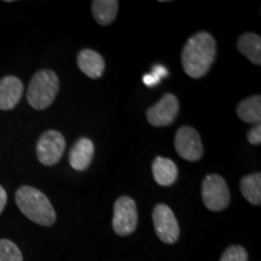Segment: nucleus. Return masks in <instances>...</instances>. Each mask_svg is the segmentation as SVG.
I'll return each mask as SVG.
<instances>
[{
	"instance_id": "f257e3e1",
	"label": "nucleus",
	"mask_w": 261,
	"mask_h": 261,
	"mask_svg": "<svg viewBox=\"0 0 261 261\" xmlns=\"http://www.w3.org/2000/svg\"><path fill=\"white\" fill-rule=\"evenodd\" d=\"M217 57V41L207 32H198L189 39L181 52V64L188 76L200 79L213 65Z\"/></svg>"
},
{
	"instance_id": "f03ea898",
	"label": "nucleus",
	"mask_w": 261,
	"mask_h": 261,
	"mask_svg": "<svg viewBox=\"0 0 261 261\" xmlns=\"http://www.w3.org/2000/svg\"><path fill=\"white\" fill-rule=\"evenodd\" d=\"M15 201L19 211L33 223L51 226L56 223V212L47 196L33 187H21L16 191Z\"/></svg>"
},
{
	"instance_id": "7ed1b4c3",
	"label": "nucleus",
	"mask_w": 261,
	"mask_h": 261,
	"mask_svg": "<svg viewBox=\"0 0 261 261\" xmlns=\"http://www.w3.org/2000/svg\"><path fill=\"white\" fill-rule=\"evenodd\" d=\"M58 91L60 79L57 74L50 69L39 70L33 75L27 90L29 106L35 110H44L54 103Z\"/></svg>"
},
{
	"instance_id": "20e7f679",
	"label": "nucleus",
	"mask_w": 261,
	"mask_h": 261,
	"mask_svg": "<svg viewBox=\"0 0 261 261\" xmlns=\"http://www.w3.org/2000/svg\"><path fill=\"white\" fill-rule=\"evenodd\" d=\"M230 190L226 181L219 174H210L202 182V200L208 210L221 212L230 204Z\"/></svg>"
},
{
	"instance_id": "39448f33",
	"label": "nucleus",
	"mask_w": 261,
	"mask_h": 261,
	"mask_svg": "<svg viewBox=\"0 0 261 261\" xmlns=\"http://www.w3.org/2000/svg\"><path fill=\"white\" fill-rule=\"evenodd\" d=\"M138 225V210L133 198L121 196L114 204L113 228L116 234L126 237L136 231Z\"/></svg>"
},
{
	"instance_id": "423d86ee",
	"label": "nucleus",
	"mask_w": 261,
	"mask_h": 261,
	"mask_svg": "<svg viewBox=\"0 0 261 261\" xmlns=\"http://www.w3.org/2000/svg\"><path fill=\"white\" fill-rule=\"evenodd\" d=\"M65 138L61 132L50 129L44 132L37 143L38 160L44 166H54L61 161L65 150Z\"/></svg>"
},
{
	"instance_id": "0eeeda50",
	"label": "nucleus",
	"mask_w": 261,
	"mask_h": 261,
	"mask_svg": "<svg viewBox=\"0 0 261 261\" xmlns=\"http://www.w3.org/2000/svg\"><path fill=\"white\" fill-rule=\"evenodd\" d=\"M155 232L163 243L173 244L179 240L180 228L177 218L167 204L159 203L152 211Z\"/></svg>"
},
{
	"instance_id": "6e6552de",
	"label": "nucleus",
	"mask_w": 261,
	"mask_h": 261,
	"mask_svg": "<svg viewBox=\"0 0 261 261\" xmlns=\"http://www.w3.org/2000/svg\"><path fill=\"white\" fill-rule=\"evenodd\" d=\"M174 145L178 155L187 161L197 162L203 156L201 137L197 130L190 126H182L177 130Z\"/></svg>"
},
{
	"instance_id": "1a4fd4ad",
	"label": "nucleus",
	"mask_w": 261,
	"mask_h": 261,
	"mask_svg": "<svg viewBox=\"0 0 261 261\" xmlns=\"http://www.w3.org/2000/svg\"><path fill=\"white\" fill-rule=\"evenodd\" d=\"M179 113V100L172 93L163 94L155 106L146 110V117L150 125L155 127L169 126L174 122Z\"/></svg>"
},
{
	"instance_id": "9d476101",
	"label": "nucleus",
	"mask_w": 261,
	"mask_h": 261,
	"mask_svg": "<svg viewBox=\"0 0 261 261\" xmlns=\"http://www.w3.org/2000/svg\"><path fill=\"white\" fill-rule=\"evenodd\" d=\"M23 94V84L14 75H8L0 80V110H12Z\"/></svg>"
},
{
	"instance_id": "9b49d317",
	"label": "nucleus",
	"mask_w": 261,
	"mask_h": 261,
	"mask_svg": "<svg viewBox=\"0 0 261 261\" xmlns=\"http://www.w3.org/2000/svg\"><path fill=\"white\" fill-rule=\"evenodd\" d=\"M94 155V144L89 138H80L69 152V163L75 171L83 172L89 168Z\"/></svg>"
},
{
	"instance_id": "f8f14e48",
	"label": "nucleus",
	"mask_w": 261,
	"mask_h": 261,
	"mask_svg": "<svg viewBox=\"0 0 261 261\" xmlns=\"http://www.w3.org/2000/svg\"><path fill=\"white\" fill-rule=\"evenodd\" d=\"M77 65L80 70L91 79H98L100 77L106 69V62L102 55L98 52L85 48L81 50L77 55Z\"/></svg>"
},
{
	"instance_id": "ddd939ff",
	"label": "nucleus",
	"mask_w": 261,
	"mask_h": 261,
	"mask_svg": "<svg viewBox=\"0 0 261 261\" xmlns=\"http://www.w3.org/2000/svg\"><path fill=\"white\" fill-rule=\"evenodd\" d=\"M152 174L161 187H171L178 178V167L172 160L158 156L152 162Z\"/></svg>"
},
{
	"instance_id": "4468645a",
	"label": "nucleus",
	"mask_w": 261,
	"mask_h": 261,
	"mask_svg": "<svg viewBox=\"0 0 261 261\" xmlns=\"http://www.w3.org/2000/svg\"><path fill=\"white\" fill-rule=\"evenodd\" d=\"M237 48L255 65H261V37L255 33H244L237 40Z\"/></svg>"
},
{
	"instance_id": "2eb2a0df",
	"label": "nucleus",
	"mask_w": 261,
	"mask_h": 261,
	"mask_svg": "<svg viewBox=\"0 0 261 261\" xmlns=\"http://www.w3.org/2000/svg\"><path fill=\"white\" fill-rule=\"evenodd\" d=\"M237 116L241 120L252 125H260L261 121V96H250L243 99L237 106Z\"/></svg>"
},
{
	"instance_id": "dca6fc26",
	"label": "nucleus",
	"mask_w": 261,
	"mask_h": 261,
	"mask_svg": "<svg viewBox=\"0 0 261 261\" xmlns=\"http://www.w3.org/2000/svg\"><path fill=\"white\" fill-rule=\"evenodd\" d=\"M92 15L97 23L100 25H109L116 18L119 11L117 0H94L91 4Z\"/></svg>"
},
{
	"instance_id": "f3484780",
	"label": "nucleus",
	"mask_w": 261,
	"mask_h": 261,
	"mask_svg": "<svg viewBox=\"0 0 261 261\" xmlns=\"http://www.w3.org/2000/svg\"><path fill=\"white\" fill-rule=\"evenodd\" d=\"M241 192L243 197L254 205L261 204V174L253 173L246 175L241 180Z\"/></svg>"
},
{
	"instance_id": "a211bd4d",
	"label": "nucleus",
	"mask_w": 261,
	"mask_h": 261,
	"mask_svg": "<svg viewBox=\"0 0 261 261\" xmlns=\"http://www.w3.org/2000/svg\"><path fill=\"white\" fill-rule=\"evenodd\" d=\"M0 261H23L21 250L10 240H0Z\"/></svg>"
},
{
	"instance_id": "6ab92c4d",
	"label": "nucleus",
	"mask_w": 261,
	"mask_h": 261,
	"mask_svg": "<svg viewBox=\"0 0 261 261\" xmlns=\"http://www.w3.org/2000/svg\"><path fill=\"white\" fill-rule=\"evenodd\" d=\"M220 261H248V253L242 246H230L225 249Z\"/></svg>"
},
{
	"instance_id": "aec40b11",
	"label": "nucleus",
	"mask_w": 261,
	"mask_h": 261,
	"mask_svg": "<svg viewBox=\"0 0 261 261\" xmlns=\"http://www.w3.org/2000/svg\"><path fill=\"white\" fill-rule=\"evenodd\" d=\"M248 142L252 145H260L261 143V126L255 125L247 135Z\"/></svg>"
},
{
	"instance_id": "412c9836",
	"label": "nucleus",
	"mask_w": 261,
	"mask_h": 261,
	"mask_svg": "<svg viewBox=\"0 0 261 261\" xmlns=\"http://www.w3.org/2000/svg\"><path fill=\"white\" fill-rule=\"evenodd\" d=\"M143 81H144V84L146 85V86L152 87V86H155V85H158L160 81H161V79L156 76L155 74L151 73V74L145 75V76L143 77Z\"/></svg>"
},
{
	"instance_id": "4be33fe9",
	"label": "nucleus",
	"mask_w": 261,
	"mask_h": 261,
	"mask_svg": "<svg viewBox=\"0 0 261 261\" xmlns=\"http://www.w3.org/2000/svg\"><path fill=\"white\" fill-rule=\"evenodd\" d=\"M6 202H8V194H6L5 189L0 185V214L4 211Z\"/></svg>"
},
{
	"instance_id": "5701e85b",
	"label": "nucleus",
	"mask_w": 261,
	"mask_h": 261,
	"mask_svg": "<svg viewBox=\"0 0 261 261\" xmlns=\"http://www.w3.org/2000/svg\"><path fill=\"white\" fill-rule=\"evenodd\" d=\"M152 74H155L156 76L161 79L163 76H167L168 71L166 68H163L162 65H156V67H154V71H152Z\"/></svg>"
}]
</instances>
